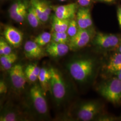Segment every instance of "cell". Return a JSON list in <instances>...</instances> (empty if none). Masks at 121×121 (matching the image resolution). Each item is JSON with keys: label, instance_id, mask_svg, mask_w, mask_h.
Wrapping results in <instances>:
<instances>
[{"label": "cell", "instance_id": "cb8c5ba5", "mask_svg": "<svg viewBox=\"0 0 121 121\" xmlns=\"http://www.w3.org/2000/svg\"><path fill=\"white\" fill-rule=\"evenodd\" d=\"M79 27L77 21L73 19H71L67 28V30L66 31L69 38L73 37L76 35L77 33Z\"/></svg>", "mask_w": 121, "mask_h": 121}, {"label": "cell", "instance_id": "4dcf8cb0", "mask_svg": "<svg viewBox=\"0 0 121 121\" xmlns=\"http://www.w3.org/2000/svg\"><path fill=\"white\" fill-rule=\"evenodd\" d=\"M92 0H77L78 4L82 7H86L90 4Z\"/></svg>", "mask_w": 121, "mask_h": 121}, {"label": "cell", "instance_id": "5b68a950", "mask_svg": "<svg viewBox=\"0 0 121 121\" xmlns=\"http://www.w3.org/2000/svg\"><path fill=\"white\" fill-rule=\"evenodd\" d=\"M121 40V37L117 35L98 32L93 39V43L102 49L115 50Z\"/></svg>", "mask_w": 121, "mask_h": 121}, {"label": "cell", "instance_id": "4fadbf2b", "mask_svg": "<svg viewBox=\"0 0 121 121\" xmlns=\"http://www.w3.org/2000/svg\"><path fill=\"white\" fill-rule=\"evenodd\" d=\"M41 47L34 41L29 40L26 41L24 47L26 57L29 59L40 58L43 55V50Z\"/></svg>", "mask_w": 121, "mask_h": 121}, {"label": "cell", "instance_id": "1f68e13d", "mask_svg": "<svg viewBox=\"0 0 121 121\" xmlns=\"http://www.w3.org/2000/svg\"><path fill=\"white\" fill-rule=\"evenodd\" d=\"M117 17L119 25L121 28V7L118 9L117 11Z\"/></svg>", "mask_w": 121, "mask_h": 121}, {"label": "cell", "instance_id": "9a60e30c", "mask_svg": "<svg viewBox=\"0 0 121 121\" xmlns=\"http://www.w3.org/2000/svg\"><path fill=\"white\" fill-rule=\"evenodd\" d=\"M51 78V74L49 69L45 68L40 69V73L38 76V80L40 85L42 87L44 94L50 90L49 82Z\"/></svg>", "mask_w": 121, "mask_h": 121}, {"label": "cell", "instance_id": "3957f363", "mask_svg": "<svg viewBox=\"0 0 121 121\" xmlns=\"http://www.w3.org/2000/svg\"><path fill=\"white\" fill-rule=\"evenodd\" d=\"M51 78L49 82V91L53 99L59 104L64 99L66 94V86L61 74L57 69L51 67L49 69Z\"/></svg>", "mask_w": 121, "mask_h": 121}, {"label": "cell", "instance_id": "f1b7e54d", "mask_svg": "<svg viewBox=\"0 0 121 121\" xmlns=\"http://www.w3.org/2000/svg\"><path fill=\"white\" fill-rule=\"evenodd\" d=\"M7 91V87L4 81L0 80V94H3L6 93Z\"/></svg>", "mask_w": 121, "mask_h": 121}, {"label": "cell", "instance_id": "5bb4252c", "mask_svg": "<svg viewBox=\"0 0 121 121\" xmlns=\"http://www.w3.org/2000/svg\"><path fill=\"white\" fill-rule=\"evenodd\" d=\"M121 69V53L117 52L110 57L105 65V70L109 73H113Z\"/></svg>", "mask_w": 121, "mask_h": 121}, {"label": "cell", "instance_id": "d590c367", "mask_svg": "<svg viewBox=\"0 0 121 121\" xmlns=\"http://www.w3.org/2000/svg\"><path fill=\"white\" fill-rule=\"evenodd\" d=\"M60 1H61V2H63V1H65L66 0H59Z\"/></svg>", "mask_w": 121, "mask_h": 121}, {"label": "cell", "instance_id": "d6986e66", "mask_svg": "<svg viewBox=\"0 0 121 121\" xmlns=\"http://www.w3.org/2000/svg\"><path fill=\"white\" fill-rule=\"evenodd\" d=\"M17 58V55L13 52L7 55L0 56V65L4 70H9L13 66Z\"/></svg>", "mask_w": 121, "mask_h": 121}, {"label": "cell", "instance_id": "484cf974", "mask_svg": "<svg viewBox=\"0 0 121 121\" xmlns=\"http://www.w3.org/2000/svg\"><path fill=\"white\" fill-rule=\"evenodd\" d=\"M9 43L4 39L0 38V56L7 55L12 53V48Z\"/></svg>", "mask_w": 121, "mask_h": 121}, {"label": "cell", "instance_id": "4316f807", "mask_svg": "<svg viewBox=\"0 0 121 121\" xmlns=\"http://www.w3.org/2000/svg\"><path fill=\"white\" fill-rule=\"evenodd\" d=\"M18 119V116L13 112H5L2 114L0 117V121H17Z\"/></svg>", "mask_w": 121, "mask_h": 121}, {"label": "cell", "instance_id": "6da1fadb", "mask_svg": "<svg viewBox=\"0 0 121 121\" xmlns=\"http://www.w3.org/2000/svg\"><path fill=\"white\" fill-rule=\"evenodd\" d=\"M95 67L94 60L88 57L75 59L67 65L71 77L80 83L86 82L91 78L94 73Z\"/></svg>", "mask_w": 121, "mask_h": 121}, {"label": "cell", "instance_id": "7402d4cb", "mask_svg": "<svg viewBox=\"0 0 121 121\" xmlns=\"http://www.w3.org/2000/svg\"><path fill=\"white\" fill-rule=\"evenodd\" d=\"M69 37L66 32H54L52 34V41L58 43L67 44L69 42Z\"/></svg>", "mask_w": 121, "mask_h": 121}, {"label": "cell", "instance_id": "ac0fdd59", "mask_svg": "<svg viewBox=\"0 0 121 121\" xmlns=\"http://www.w3.org/2000/svg\"><path fill=\"white\" fill-rule=\"evenodd\" d=\"M30 4L35 9L41 22H47L49 17L48 16L44 11L41 0H30Z\"/></svg>", "mask_w": 121, "mask_h": 121}, {"label": "cell", "instance_id": "2e32d148", "mask_svg": "<svg viewBox=\"0 0 121 121\" xmlns=\"http://www.w3.org/2000/svg\"><path fill=\"white\" fill-rule=\"evenodd\" d=\"M71 19H62L57 17L55 15L52 18V26L54 32H66Z\"/></svg>", "mask_w": 121, "mask_h": 121}, {"label": "cell", "instance_id": "9c48e42d", "mask_svg": "<svg viewBox=\"0 0 121 121\" xmlns=\"http://www.w3.org/2000/svg\"><path fill=\"white\" fill-rule=\"evenodd\" d=\"M4 38L6 41L14 48L19 47L22 43L23 35L20 30L12 26H7L4 31Z\"/></svg>", "mask_w": 121, "mask_h": 121}, {"label": "cell", "instance_id": "8fae6325", "mask_svg": "<svg viewBox=\"0 0 121 121\" xmlns=\"http://www.w3.org/2000/svg\"><path fill=\"white\" fill-rule=\"evenodd\" d=\"M69 49L68 44L51 41L46 47V52L50 56L56 58L64 56L68 52Z\"/></svg>", "mask_w": 121, "mask_h": 121}, {"label": "cell", "instance_id": "ffe728a7", "mask_svg": "<svg viewBox=\"0 0 121 121\" xmlns=\"http://www.w3.org/2000/svg\"><path fill=\"white\" fill-rule=\"evenodd\" d=\"M26 18L30 25L34 28L39 26L41 22L35 9L31 5L28 9Z\"/></svg>", "mask_w": 121, "mask_h": 121}, {"label": "cell", "instance_id": "7a4b0ae2", "mask_svg": "<svg viewBox=\"0 0 121 121\" xmlns=\"http://www.w3.org/2000/svg\"><path fill=\"white\" fill-rule=\"evenodd\" d=\"M99 94L114 105L121 103V80L114 77L101 84L98 87Z\"/></svg>", "mask_w": 121, "mask_h": 121}, {"label": "cell", "instance_id": "44dd1931", "mask_svg": "<svg viewBox=\"0 0 121 121\" xmlns=\"http://www.w3.org/2000/svg\"><path fill=\"white\" fill-rule=\"evenodd\" d=\"M52 40V34L48 32H43L37 36L34 41L39 46L43 47L49 43Z\"/></svg>", "mask_w": 121, "mask_h": 121}, {"label": "cell", "instance_id": "836d02e7", "mask_svg": "<svg viewBox=\"0 0 121 121\" xmlns=\"http://www.w3.org/2000/svg\"><path fill=\"white\" fill-rule=\"evenodd\" d=\"M115 51L117 52H119V53H121V40L120 43H119V45L118 46V47H117V48L116 49Z\"/></svg>", "mask_w": 121, "mask_h": 121}, {"label": "cell", "instance_id": "52a82bcc", "mask_svg": "<svg viewBox=\"0 0 121 121\" xmlns=\"http://www.w3.org/2000/svg\"><path fill=\"white\" fill-rule=\"evenodd\" d=\"M94 32L91 28L79 29L77 33L69 38L68 45L71 50H77L84 47L90 42Z\"/></svg>", "mask_w": 121, "mask_h": 121}, {"label": "cell", "instance_id": "e0dca14e", "mask_svg": "<svg viewBox=\"0 0 121 121\" xmlns=\"http://www.w3.org/2000/svg\"><path fill=\"white\" fill-rule=\"evenodd\" d=\"M40 69L36 65L30 64L24 69L26 79L31 82H35L38 79Z\"/></svg>", "mask_w": 121, "mask_h": 121}, {"label": "cell", "instance_id": "8992f818", "mask_svg": "<svg viewBox=\"0 0 121 121\" xmlns=\"http://www.w3.org/2000/svg\"><path fill=\"white\" fill-rule=\"evenodd\" d=\"M100 104L96 101H90L84 102L78 108L77 116L81 121H91L94 119L100 112Z\"/></svg>", "mask_w": 121, "mask_h": 121}, {"label": "cell", "instance_id": "d6a6232c", "mask_svg": "<svg viewBox=\"0 0 121 121\" xmlns=\"http://www.w3.org/2000/svg\"><path fill=\"white\" fill-rule=\"evenodd\" d=\"M113 74L115 76V77H116L121 80V69L114 73Z\"/></svg>", "mask_w": 121, "mask_h": 121}, {"label": "cell", "instance_id": "30bf717a", "mask_svg": "<svg viewBox=\"0 0 121 121\" xmlns=\"http://www.w3.org/2000/svg\"><path fill=\"white\" fill-rule=\"evenodd\" d=\"M77 5L75 3L61 5L53 7L56 17L62 19H72L75 15Z\"/></svg>", "mask_w": 121, "mask_h": 121}, {"label": "cell", "instance_id": "d4e9b609", "mask_svg": "<svg viewBox=\"0 0 121 121\" xmlns=\"http://www.w3.org/2000/svg\"><path fill=\"white\" fill-rule=\"evenodd\" d=\"M26 5V4L25 2L22 1V0H20L16 1L15 2L13 3L9 8V10L10 17H12L18 10H19L20 9Z\"/></svg>", "mask_w": 121, "mask_h": 121}, {"label": "cell", "instance_id": "ba28073f", "mask_svg": "<svg viewBox=\"0 0 121 121\" xmlns=\"http://www.w3.org/2000/svg\"><path fill=\"white\" fill-rule=\"evenodd\" d=\"M9 76L13 87L17 90L23 89L26 84V75L22 65L17 64L13 65L9 69Z\"/></svg>", "mask_w": 121, "mask_h": 121}, {"label": "cell", "instance_id": "603a6c76", "mask_svg": "<svg viewBox=\"0 0 121 121\" xmlns=\"http://www.w3.org/2000/svg\"><path fill=\"white\" fill-rule=\"evenodd\" d=\"M28 6L27 5L23 7L22 8L18 10L13 17H11L13 20L18 22H21L25 20L27 17Z\"/></svg>", "mask_w": 121, "mask_h": 121}, {"label": "cell", "instance_id": "f546056e", "mask_svg": "<svg viewBox=\"0 0 121 121\" xmlns=\"http://www.w3.org/2000/svg\"><path fill=\"white\" fill-rule=\"evenodd\" d=\"M99 121H115L116 118L114 117L109 115H104L100 117L98 119Z\"/></svg>", "mask_w": 121, "mask_h": 121}, {"label": "cell", "instance_id": "277c9868", "mask_svg": "<svg viewBox=\"0 0 121 121\" xmlns=\"http://www.w3.org/2000/svg\"><path fill=\"white\" fill-rule=\"evenodd\" d=\"M44 94L42 87L39 84L33 85L29 91L30 98L35 110L39 114L43 115L48 112V104Z\"/></svg>", "mask_w": 121, "mask_h": 121}, {"label": "cell", "instance_id": "83f0119b", "mask_svg": "<svg viewBox=\"0 0 121 121\" xmlns=\"http://www.w3.org/2000/svg\"><path fill=\"white\" fill-rule=\"evenodd\" d=\"M41 2H42V4L43 6L45 12L48 16L50 17V14H51V6L48 4V2L45 0H41Z\"/></svg>", "mask_w": 121, "mask_h": 121}, {"label": "cell", "instance_id": "e575fe53", "mask_svg": "<svg viewBox=\"0 0 121 121\" xmlns=\"http://www.w3.org/2000/svg\"><path fill=\"white\" fill-rule=\"evenodd\" d=\"M101 1H104V2H108V3H111L113 1H115V0H100Z\"/></svg>", "mask_w": 121, "mask_h": 121}, {"label": "cell", "instance_id": "7c38bea8", "mask_svg": "<svg viewBox=\"0 0 121 121\" xmlns=\"http://www.w3.org/2000/svg\"><path fill=\"white\" fill-rule=\"evenodd\" d=\"M76 21L79 29L90 28L93 22L89 9L82 8L78 9L77 12Z\"/></svg>", "mask_w": 121, "mask_h": 121}]
</instances>
